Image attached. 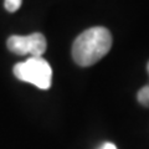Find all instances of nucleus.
<instances>
[{
    "mask_svg": "<svg viewBox=\"0 0 149 149\" xmlns=\"http://www.w3.org/2000/svg\"><path fill=\"white\" fill-rule=\"evenodd\" d=\"M100 149H117V147L113 143H104Z\"/></svg>",
    "mask_w": 149,
    "mask_h": 149,
    "instance_id": "nucleus-6",
    "label": "nucleus"
},
{
    "mask_svg": "<svg viewBox=\"0 0 149 149\" xmlns=\"http://www.w3.org/2000/svg\"><path fill=\"white\" fill-rule=\"evenodd\" d=\"M147 70H148V73H149V62H148V66H147Z\"/></svg>",
    "mask_w": 149,
    "mask_h": 149,
    "instance_id": "nucleus-7",
    "label": "nucleus"
},
{
    "mask_svg": "<svg viewBox=\"0 0 149 149\" xmlns=\"http://www.w3.org/2000/svg\"><path fill=\"white\" fill-rule=\"evenodd\" d=\"M137 97H138V102L142 106L149 107V85L142 87L141 90H139Z\"/></svg>",
    "mask_w": 149,
    "mask_h": 149,
    "instance_id": "nucleus-4",
    "label": "nucleus"
},
{
    "mask_svg": "<svg viewBox=\"0 0 149 149\" xmlns=\"http://www.w3.org/2000/svg\"><path fill=\"white\" fill-rule=\"evenodd\" d=\"M21 0H5L4 1V6L9 13H15L19 10V8L21 6Z\"/></svg>",
    "mask_w": 149,
    "mask_h": 149,
    "instance_id": "nucleus-5",
    "label": "nucleus"
},
{
    "mask_svg": "<svg viewBox=\"0 0 149 149\" xmlns=\"http://www.w3.org/2000/svg\"><path fill=\"white\" fill-rule=\"evenodd\" d=\"M112 34L103 26H95L80 34L72 45V57L82 67L92 66L108 54L112 47Z\"/></svg>",
    "mask_w": 149,
    "mask_h": 149,
    "instance_id": "nucleus-1",
    "label": "nucleus"
},
{
    "mask_svg": "<svg viewBox=\"0 0 149 149\" xmlns=\"http://www.w3.org/2000/svg\"><path fill=\"white\" fill-rule=\"evenodd\" d=\"M14 74L20 81L31 83L40 90H49L52 81V68L44 57H29L25 62L16 63Z\"/></svg>",
    "mask_w": 149,
    "mask_h": 149,
    "instance_id": "nucleus-2",
    "label": "nucleus"
},
{
    "mask_svg": "<svg viewBox=\"0 0 149 149\" xmlns=\"http://www.w3.org/2000/svg\"><path fill=\"white\" fill-rule=\"evenodd\" d=\"M6 45L8 49L15 55H31V57H42L46 51L47 42L42 34L34 32V34L26 36L13 35L8 39Z\"/></svg>",
    "mask_w": 149,
    "mask_h": 149,
    "instance_id": "nucleus-3",
    "label": "nucleus"
}]
</instances>
